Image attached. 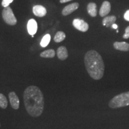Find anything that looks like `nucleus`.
Segmentation results:
<instances>
[{
  "label": "nucleus",
  "instance_id": "obj_1",
  "mask_svg": "<svg viewBox=\"0 0 129 129\" xmlns=\"http://www.w3.org/2000/svg\"><path fill=\"white\" fill-rule=\"evenodd\" d=\"M23 100L25 109L30 116L38 117L43 114L44 109V98L39 87L30 85L25 90Z\"/></svg>",
  "mask_w": 129,
  "mask_h": 129
},
{
  "label": "nucleus",
  "instance_id": "obj_7",
  "mask_svg": "<svg viewBox=\"0 0 129 129\" xmlns=\"http://www.w3.org/2000/svg\"><path fill=\"white\" fill-rule=\"evenodd\" d=\"M79 6H80V4L78 3H74L68 5V6L64 7V9L62 10V15L66 16L71 14L72 13L75 12V10H77L78 9Z\"/></svg>",
  "mask_w": 129,
  "mask_h": 129
},
{
  "label": "nucleus",
  "instance_id": "obj_12",
  "mask_svg": "<svg viewBox=\"0 0 129 129\" xmlns=\"http://www.w3.org/2000/svg\"><path fill=\"white\" fill-rule=\"evenodd\" d=\"M57 56L61 60H64L68 57V52L64 46H60L57 50Z\"/></svg>",
  "mask_w": 129,
  "mask_h": 129
},
{
  "label": "nucleus",
  "instance_id": "obj_19",
  "mask_svg": "<svg viewBox=\"0 0 129 129\" xmlns=\"http://www.w3.org/2000/svg\"><path fill=\"white\" fill-rule=\"evenodd\" d=\"M13 1V0H3L1 4H2V6L4 7H7L8 6H9V5Z\"/></svg>",
  "mask_w": 129,
  "mask_h": 129
},
{
  "label": "nucleus",
  "instance_id": "obj_15",
  "mask_svg": "<svg viewBox=\"0 0 129 129\" xmlns=\"http://www.w3.org/2000/svg\"><path fill=\"white\" fill-rule=\"evenodd\" d=\"M56 52L54 50L48 49L45 50L40 54V57L43 58H53L55 56Z\"/></svg>",
  "mask_w": 129,
  "mask_h": 129
},
{
  "label": "nucleus",
  "instance_id": "obj_6",
  "mask_svg": "<svg viewBox=\"0 0 129 129\" xmlns=\"http://www.w3.org/2000/svg\"><path fill=\"white\" fill-rule=\"evenodd\" d=\"M9 98L12 108L15 110H17L20 106V101H19V99L16 93L14 91L10 92L9 93Z\"/></svg>",
  "mask_w": 129,
  "mask_h": 129
},
{
  "label": "nucleus",
  "instance_id": "obj_23",
  "mask_svg": "<svg viewBox=\"0 0 129 129\" xmlns=\"http://www.w3.org/2000/svg\"><path fill=\"white\" fill-rule=\"evenodd\" d=\"M72 1V0H60V3H65L67 2H69V1Z\"/></svg>",
  "mask_w": 129,
  "mask_h": 129
},
{
  "label": "nucleus",
  "instance_id": "obj_8",
  "mask_svg": "<svg viewBox=\"0 0 129 129\" xmlns=\"http://www.w3.org/2000/svg\"><path fill=\"white\" fill-rule=\"evenodd\" d=\"M111 6L109 1H105L102 4V6L99 10V14L101 17H105L108 15L111 12Z\"/></svg>",
  "mask_w": 129,
  "mask_h": 129
},
{
  "label": "nucleus",
  "instance_id": "obj_11",
  "mask_svg": "<svg viewBox=\"0 0 129 129\" xmlns=\"http://www.w3.org/2000/svg\"><path fill=\"white\" fill-rule=\"evenodd\" d=\"M115 50L121 51H129V44L126 42H118L116 41L113 44Z\"/></svg>",
  "mask_w": 129,
  "mask_h": 129
},
{
  "label": "nucleus",
  "instance_id": "obj_14",
  "mask_svg": "<svg viewBox=\"0 0 129 129\" xmlns=\"http://www.w3.org/2000/svg\"><path fill=\"white\" fill-rule=\"evenodd\" d=\"M88 13L91 17H96L98 14V10H97V5L94 3H90L87 5V7Z\"/></svg>",
  "mask_w": 129,
  "mask_h": 129
},
{
  "label": "nucleus",
  "instance_id": "obj_17",
  "mask_svg": "<svg viewBox=\"0 0 129 129\" xmlns=\"http://www.w3.org/2000/svg\"><path fill=\"white\" fill-rule=\"evenodd\" d=\"M8 106V101L6 97L2 93H0V108L6 109Z\"/></svg>",
  "mask_w": 129,
  "mask_h": 129
},
{
  "label": "nucleus",
  "instance_id": "obj_22",
  "mask_svg": "<svg viewBox=\"0 0 129 129\" xmlns=\"http://www.w3.org/2000/svg\"><path fill=\"white\" fill-rule=\"evenodd\" d=\"M111 27H112V29H117L118 28V26L117 24L114 23V24H113Z\"/></svg>",
  "mask_w": 129,
  "mask_h": 129
},
{
  "label": "nucleus",
  "instance_id": "obj_2",
  "mask_svg": "<svg viewBox=\"0 0 129 129\" xmlns=\"http://www.w3.org/2000/svg\"><path fill=\"white\" fill-rule=\"evenodd\" d=\"M84 64L88 75L93 80H99L104 77L105 64L101 54L96 51L91 50L86 53Z\"/></svg>",
  "mask_w": 129,
  "mask_h": 129
},
{
  "label": "nucleus",
  "instance_id": "obj_9",
  "mask_svg": "<svg viewBox=\"0 0 129 129\" xmlns=\"http://www.w3.org/2000/svg\"><path fill=\"white\" fill-rule=\"evenodd\" d=\"M27 29H28V32L29 34L30 35H34L36 34L38 29V25L36 20L34 19H30L28 21V25H27Z\"/></svg>",
  "mask_w": 129,
  "mask_h": 129
},
{
  "label": "nucleus",
  "instance_id": "obj_13",
  "mask_svg": "<svg viewBox=\"0 0 129 129\" xmlns=\"http://www.w3.org/2000/svg\"><path fill=\"white\" fill-rule=\"evenodd\" d=\"M117 20V17L115 16H108L105 17L103 19L102 23L103 25L105 26L107 28L112 26L113 24L115 23V21Z\"/></svg>",
  "mask_w": 129,
  "mask_h": 129
},
{
  "label": "nucleus",
  "instance_id": "obj_3",
  "mask_svg": "<svg viewBox=\"0 0 129 129\" xmlns=\"http://www.w3.org/2000/svg\"><path fill=\"white\" fill-rule=\"evenodd\" d=\"M108 105L112 109L129 106V91L116 95L109 101Z\"/></svg>",
  "mask_w": 129,
  "mask_h": 129
},
{
  "label": "nucleus",
  "instance_id": "obj_18",
  "mask_svg": "<svg viewBox=\"0 0 129 129\" xmlns=\"http://www.w3.org/2000/svg\"><path fill=\"white\" fill-rule=\"evenodd\" d=\"M51 37L50 34H46L43 37V39L41 40V43H40V45L43 47H46L48 46V44H49L50 41Z\"/></svg>",
  "mask_w": 129,
  "mask_h": 129
},
{
  "label": "nucleus",
  "instance_id": "obj_21",
  "mask_svg": "<svg viewBox=\"0 0 129 129\" xmlns=\"http://www.w3.org/2000/svg\"><path fill=\"white\" fill-rule=\"evenodd\" d=\"M124 18L125 20L129 22V10L125 13L124 15Z\"/></svg>",
  "mask_w": 129,
  "mask_h": 129
},
{
  "label": "nucleus",
  "instance_id": "obj_5",
  "mask_svg": "<svg viewBox=\"0 0 129 129\" xmlns=\"http://www.w3.org/2000/svg\"><path fill=\"white\" fill-rule=\"evenodd\" d=\"M74 27L80 31L85 32H87L89 28L88 24L84 20L80 19H75L72 22Z\"/></svg>",
  "mask_w": 129,
  "mask_h": 129
},
{
  "label": "nucleus",
  "instance_id": "obj_24",
  "mask_svg": "<svg viewBox=\"0 0 129 129\" xmlns=\"http://www.w3.org/2000/svg\"><path fill=\"white\" fill-rule=\"evenodd\" d=\"M0 127H1V123H0Z\"/></svg>",
  "mask_w": 129,
  "mask_h": 129
},
{
  "label": "nucleus",
  "instance_id": "obj_10",
  "mask_svg": "<svg viewBox=\"0 0 129 129\" xmlns=\"http://www.w3.org/2000/svg\"><path fill=\"white\" fill-rule=\"evenodd\" d=\"M33 13L36 16L42 17H44L47 14V10L44 7L41 5H37L34 6Z\"/></svg>",
  "mask_w": 129,
  "mask_h": 129
},
{
  "label": "nucleus",
  "instance_id": "obj_16",
  "mask_svg": "<svg viewBox=\"0 0 129 129\" xmlns=\"http://www.w3.org/2000/svg\"><path fill=\"white\" fill-rule=\"evenodd\" d=\"M66 38L65 33H64L62 31H58L57 33L56 34L54 38V41L56 43H60L63 41Z\"/></svg>",
  "mask_w": 129,
  "mask_h": 129
},
{
  "label": "nucleus",
  "instance_id": "obj_20",
  "mask_svg": "<svg viewBox=\"0 0 129 129\" xmlns=\"http://www.w3.org/2000/svg\"><path fill=\"white\" fill-rule=\"evenodd\" d=\"M122 37H123V38H124V39H128V38H129V26L125 28V34L123 35Z\"/></svg>",
  "mask_w": 129,
  "mask_h": 129
},
{
  "label": "nucleus",
  "instance_id": "obj_4",
  "mask_svg": "<svg viewBox=\"0 0 129 129\" xmlns=\"http://www.w3.org/2000/svg\"><path fill=\"white\" fill-rule=\"evenodd\" d=\"M2 16L3 20L6 23L9 25H15L17 23V19L13 12L12 8L8 6L4 7L2 12Z\"/></svg>",
  "mask_w": 129,
  "mask_h": 129
}]
</instances>
